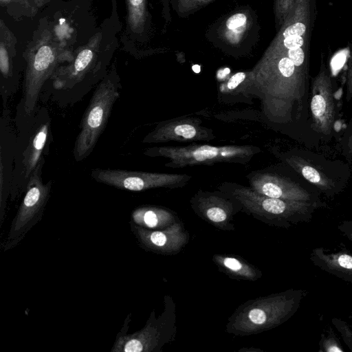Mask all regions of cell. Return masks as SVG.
<instances>
[{
  "label": "cell",
  "mask_w": 352,
  "mask_h": 352,
  "mask_svg": "<svg viewBox=\"0 0 352 352\" xmlns=\"http://www.w3.org/2000/svg\"><path fill=\"white\" fill-rule=\"evenodd\" d=\"M245 78V74L243 72H238L233 75L227 83V88L230 90L235 89Z\"/></svg>",
  "instance_id": "20"
},
{
  "label": "cell",
  "mask_w": 352,
  "mask_h": 352,
  "mask_svg": "<svg viewBox=\"0 0 352 352\" xmlns=\"http://www.w3.org/2000/svg\"><path fill=\"white\" fill-rule=\"evenodd\" d=\"M245 22V15L239 13L230 16L227 21L226 25L228 29L234 30L244 25Z\"/></svg>",
  "instance_id": "19"
},
{
  "label": "cell",
  "mask_w": 352,
  "mask_h": 352,
  "mask_svg": "<svg viewBox=\"0 0 352 352\" xmlns=\"http://www.w3.org/2000/svg\"><path fill=\"white\" fill-rule=\"evenodd\" d=\"M131 228L144 249L157 253L169 254L179 251L188 238L187 232L177 222L157 230H151L131 222Z\"/></svg>",
  "instance_id": "9"
},
{
  "label": "cell",
  "mask_w": 352,
  "mask_h": 352,
  "mask_svg": "<svg viewBox=\"0 0 352 352\" xmlns=\"http://www.w3.org/2000/svg\"><path fill=\"white\" fill-rule=\"evenodd\" d=\"M201 138V129L193 124L173 122L159 125L142 140L144 143L164 142L170 140L189 141Z\"/></svg>",
  "instance_id": "13"
},
{
  "label": "cell",
  "mask_w": 352,
  "mask_h": 352,
  "mask_svg": "<svg viewBox=\"0 0 352 352\" xmlns=\"http://www.w3.org/2000/svg\"><path fill=\"white\" fill-rule=\"evenodd\" d=\"M192 69L193 72H195V73H199L200 70H201V67L198 65H194L192 67Z\"/></svg>",
  "instance_id": "25"
},
{
  "label": "cell",
  "mask_w": 352,
  "mask_h": 352,
  "mask_svg": "<svg viewBox=\"0 0 352 352\" xmlns=\"http://www.w3.org/2000/svg\"><path fill=\"white\" fill-rule=\"evenodd\" d=\"M214 258L219 265L232 274L249 280H255L260 276L254 268L235 257L216 256Z\"/></svg>",
  "instance_id": "16"
},
{
  "label": "cell",
  "mask_w": 352,
  "mask_h": 352,
  "mask_svg": "<svg viewBox=\"0 0 352 352\" xmlns=\"http://www.w3.org/2000/svg\"><path fill=\"white\" fill-rule=\"evenodd\" d=\"M233 196L252 213L270 219L272 217H288L300 206L297 201L270 197L252 188L239 187L232 190Z\"/></svg>",
  "instance_id": "10"
},
{
  "label": "cell",
  "mask_w": 352,
  "mask_h": 352,
  "mask_svg": "<svg viewBox=\"0 0 352 352\" xmlns=\"http://www.w3.org/2000/svg\"><path fill=\"white\" fill-rule=\"evenodd\" d=\"M294 300L284 295L259 298L240 307L230 318L227 331L246 336L278 324L292 310Z\"/></svg>",
  "instance_id": "4"
},
{
  "label": "cell",
  "mask_w": 352,
  "mask_h": 352,
  "mask_svg": "<svg viewBox=\"0 0 352 352\" xmlns=\"http://www.w3.org/2000/svg\"><path fill=\"white\" fill-rule=\"evenodd\" d=\"M142 1L143 0H129L130 3L134 6L140 5Z\"/></svg>",
  "instance_id": "24"
},
{
  "label": "cell",
  "mask_w": 352,
  "mask_h": 352,
  "mask_svg": "<svg viewBox=\"0 0 352 352\" xmlns=\"http://www.w3.org/2000/svg\"><path fill=\"white\" fill-rule=\"evenodd\" d=\"M250 182L254 190L270 197L292 201L307 198L305 192L298 186L274 175L259 173Z\"/></svg>",
  "instance_id": "12"
},
{
  "label": "cell",
  "mask_w": 352,
  "mask_h": 352,
  "mask_svg": "<svg viewBox=\"0 0 352 352\" xmlns=\"http://www.w3.org/2000/svg\"><path fill=\"white\" fill-rule=\"evenodd\" d=\"M332 260L338 267L352 272V256L346 254H339L333 256Z\"/></svg>",
  "instance_id": "18"
},
{
  "label": "cell",
  "mask_w": 352,
  "mask_h": 352,
  "mask_svg": "<svg viewBox=\"0 0 352 352\" xmlns=\"http://www.w3.org/2000/svg\"><path fill=\"white\" fill-rule=\"evenodd\" d=\"M45 158L43 157L32 173L24 197L11 223L1 249L7 251L18 245L30 230L41 221L50 199L52 181L44 183L42 179Z\"/></svg>",
  "instance_id": "3"
},
{
  "label": "cell",
  "mask_w": 352,
  "mask_h": 352,
  "mask_svg": "<svg viewBox=\"0 0 352 352\" xmlns=\"http://www.w3.org/2000/svg\"><path fill=\"white\" fill-rule=\"evenodd\" d=\"M131 221L136 225L148 229H163L175 223V218L170 212L163 208L142 206L132 212Z\"/></svg>",
  "instance_id": "14"
},
{
  "label": "cell",
  "mask_w": 352,
  "mask_h": 352,
  "mask_svg": "<svg viewBox=\"0 0 352 352\" xmlns=\"http://www.w3.org/2000/svg\"><path fill=\"white\" fill-rule=\"evenodd\" d=\"M314 94L311 101V110L314 123L320 131L331 129L333 120V103L331 98V81L326 67L321 71L314 81Z\"/></svg>",
  "instance_id": "11"
},
{
  "label": "cell",
  "mask_w": 352,
  "mask_h": 352,
  "mask_svg": "<svg viewBox=\"0 0 352 352\" xmlns=\"http://www.w3.org/2000/svg\"><path fill=\"white\" fill-rule=\"evenodd\" d=\"M16 130L8 104L2 105L0 118V221H3L14 164Z\"/></svg>",
  "instance_id": "8"
},
{
  "label": "cell",
  "mask_w": 352,
  "mask_h": 352,
  "mask_svg": "<svg viewBox=\"0 0 352 352\" xmlns=\"http://www.w3.org/2000/svg\"><path fill=\"white\" fill-rule=\"evenodd\" d=\"M230 73V69L229 68H225L222 70L219 71L217 74V76L219 79L225 78L228 74Z\"/></svg>",
  "instance_id": "22"
},
{
  "label": "cell",
  "mask_w": 352,
  "mask_h": 352,
  "mask_svg": "<svg viewBox=\"0 0 352 352\" xmlns=\"http://www.w3.org/2000/svg\"><path fill=\"white\" fill-rule=\"evenodd\" d=\"M14 123L16 141L10 195L12 201L25 192L32 173L49 153L52 141L51 118L44 106H37L28 114L19 102Z\"/></svg>",
  "instance_id": "1"
},
{
  "label": "cell",
  "mask_w": 352,
  "mask_h": 352,
  "mask_svg": "<svg viewBox=\"0 0 352 352\" xmlns=\"http://www.w3.org/2000/svg\"><path fill=\"white\" fill-rule=\"evenodd\" d=\"M347 85H348L349 92L352 94V45H351V50L349 63Z\"/></svg>",
  "instance_id": "21"
},
{
  "label": "cell",
  "mask_w": 352,
  "mask_h": 352,
  "mask_svg": "<svg viewBox=\"0 0 352 352\" xmlns=\"http://www.w3.org/2000/svg\"><path fill=\"white\" fill-rule=\"evenodd\" d=\"M90 175L98 183L129 191L178 186L180 184H184L190 177L186 175L100 168L92 169Z\"/></svg>",
  "instance_id": "6"
},
{
  "label": "cell",
  "mask_w": 352,
  "mask_h": 352,
  "mask_svg": "<svg viewBox=\"0 0 352 352\" xmlns=\"http://www.w3.org/2000/svg\"><path fill=\"white\" fill-rule=\"evenodd\" d=\"M122 86L117 78H105L95 88L82 116L73 155L80 162L93 152L106 129L114 104L120 96Z\"/></svg>",
  "instance_id": "2"
},
{
  "label": "cell",
  "mask_w": 352,
  "mask_h": 352,
  "mask_svg": "<svg viewBox=\"0 0 352 352\" xmlns=\"http://www.w3.org/2000/svg\"><path fill=\"white\" fill-rule=\"evenodd\" d=\"M201 209L206 217L217 226H226L232 215V209L223 201L209 197L201 201Z\"/></svg>",
  "instance_id": "15"
},
{
  "label": "cell",
  "mask_w": 352,
  "mask_h": 352,
  "mask_svg": "<svg viewBox=\"0 0 352 352\" xmlns=\"http://www.w3.org/2000/svg\"><path fill=\"white\" fill-rule=\"evenodd\" d=\"M301 173L303 177L313 184H321L320 173L310 166H304L301 168Z\"/></svg>",
  "instance_id": "17"
},
{
  "label": "cell",
  "mask_w": 352,
  "mask_h": 352,
  "mask_svg": "<svg viewBox=\"0 0 352 352\" xmlns=\"http://www.w3.org/2000/svg\"><path fill=\"white\" fill-rule=\"evenodd\" d=\"M144 154L149 157L168 158L170 163L166 166L182 167L201 163L239 161L250 157L253 151L250 146L195 145L185 147H151L146 148Z\"/></svg>",
  "instance_id": "5"
},
{
  "label": "cell",
  "mask_w": 352,
  "mask_h": 352,
  "mask_svg": "<svg viewBox=\"0 0 352 352\" xmlns=\"http://www.w3.org/2000/svg\"><path fill=\"white\" fill-rule=\"evenodd\" d=\"M167 308L159 318L151 314L145 327L132 334H117L111 352H152L168 341L173 333L174 318L168 317ZM169 312V311H168Z\"/></svg>",
  "instance_id": "7"
},
{
  "label": "cell",
  "mask_w": 352,
  "mask_h": 352,
  "mask_svg": "<svg viewBox=\"0 0 352 352\" xmlns=\"http://www.w3.org/2000/svg\"><path fill=\"white\" fill-rule=\"evenodd\" d=\"M327 351L329 352L342 351V350L336 345H329L327 346Z\"/></svg>",
  "instance_id": "23"
}]
</instances>
